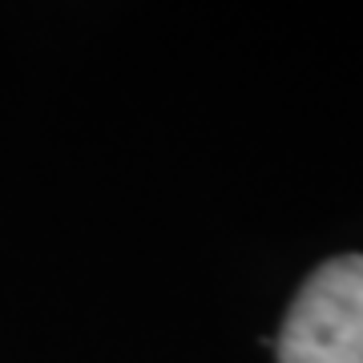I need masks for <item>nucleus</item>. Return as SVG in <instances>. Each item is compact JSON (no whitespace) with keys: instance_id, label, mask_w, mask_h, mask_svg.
Here are the masks:
<instances>
[{"instance_id":"1","label":"nucleus","mask_w":363,"mask_h":363,"mask_svg":"<svg viewBox=\"0 0 363 363\" xmlns=\"http://www.w3.org/2000/svg\"><path fill=\"white\" fill-rule=\"evenodd\" d=\"M279 363H363V255L323 262L279 331Z\"/></svg>"}]
</instances>
